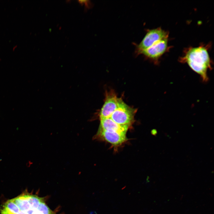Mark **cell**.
<instances>
[{"instance_id":"6da1fadb","label":"cell","mask_w":214,"mask_h":214,"mask_svg":"<svg viewBox=\"0 0 214 214\" xmlns=\"http://www.w3.org/2000/svg\"><path fill=\"white\" fill-rule=\"evenodd\" d=\"M180 62L187 63L194 71L199 74L203 81H207V71L211 69V62L206 47L200 46L189 48L180 58Z\"/></svg>"},{"instance_id":"7a4b0ae2","label":"cell","mask_w":214,"mask_h":214,"mask_svg":"<svg viewBox=\"0 0 214 214\" xmlns=\"http://www.w3.org/2000/svg\"><path fill=\"white\" fill-rule=\"evenodd\" d=\"M136 111L119 98L117 107L108 118L119 125L129 126L133 121Z\"/></svg>"},{"instance_id":"3957f363","label":"cell","mask_w":214,"mask_h":214,"mask_svg":"<svg viewBox=\"0 0 214 214\" xmlns=\"http://www.w3.org/2000/svg\"><path fill=\"white\" fill-rule=\"evenodd\" d=\"M169 33L160 28L148 30L143 39L137 47V52L139 54L143 51L150 47L157 42L168 38Z\"/></svg>"},{"instance_id":"277c9868","label":"cell","mask_w":214,"mask_h":214,"mask_svg":"<svg viewBox=\"0 0 214 214\" xmlns=\"http://www.w3.org/2000/svg\"><path fill=\"white\" fill-rule=\"evenodd\" d=\"M168 38L160 40L141 51L139 54L153 60H157L166 51L168 48Z\"/></svg>"},{"instance_id":"5b68a950","label":"cell","mask_w":214,"mask_h":214,"mask_svg":"<svg viewBox=\"0 0 214 214\" xmlns=\"http://www.w3.org/2000/svg\"><path fill=\"white\" fill-rule=\"evenodd\" d=\"M119 98L114 93L107 92L104 104L100 113V118L109 117L118 106Z\"/></svg>"},{"instance_id":"8992f818","label":"cell","mask_w":214,"mask_h":214,"mask_svg":"<svg viewBox=\"0 0 214 214\" xmlns=\"http://www.w3.org/2000/svg\"><path fill=\"white\" fill-rule=\"evenodd\" d=\"M97 135L114 145H120L126 140V134L99 129Z\"/></svg>"},{"instance_id":"52a82bcc","label":"cell","mask_w":214,"mask_h":214,"mask_svg":"<svg viewBox=\"0 0 214 214\" xmlns=\"http://www.w3.org/2000/svg\"><path fill=\"white\" fill-rule=\"evenodd\" d=\"M129 127L119 125L110 118H100V129L126 134Z\"/></svg>"},{"instance_id":"ba28073f","label":"cell","mask_w":214,"mask_h":214,"mask_svg":"<svg viewBox=\"0 0 214 214\" xmlns=\"http://www.w3.org/2000/svg\"><path fill=\"white\" fill-rule=\"evenodd\" d=\"M28 193H23L11 199L18 207L20 211H26L31 207L28 200Z\"/></svg>"},{"instance_id":"9c48e42d","label":"cell","mask_w":214,"mask_h":214,"mask_svg":"<svg viewBox=\"0 0 214 214\" xmlns=\"http://www.w3.org/2000/svg\"><path fill=\"white\" fill-rule=\"evenodd\" d=\"M20 210L17 205L11 199L7 201L0 209L1 214H16Z\"/></svg>"},{"instance_id":"30bf717a","label":"cell","mask_w":214,"mask_h":214,"mask_svg":"<svg viewBox=\"0 0 214 214\" xmlns=\"http://www.w3.org/2000/svg\"><path fill=\"white\" fill-rule=\"evenodd\" d=\"M78 1L81 5L84 4L86 8H88L89 7L90 2L89 0H79Z\"/></svg>"},{"instance_id":"8fae6325","label":"cell","mask_w":214,"mask_h":214,"mask_svg":"<svg viewBox=\"0 0 214 214\" xmlns=\"http://www.w3.org/2000/svg\"><path fill=\"white\" fill-rule=\"evenodd\" d=\"M16 214H28L26 211H20L18 213Z\"/></svg>"}]
</instances>
